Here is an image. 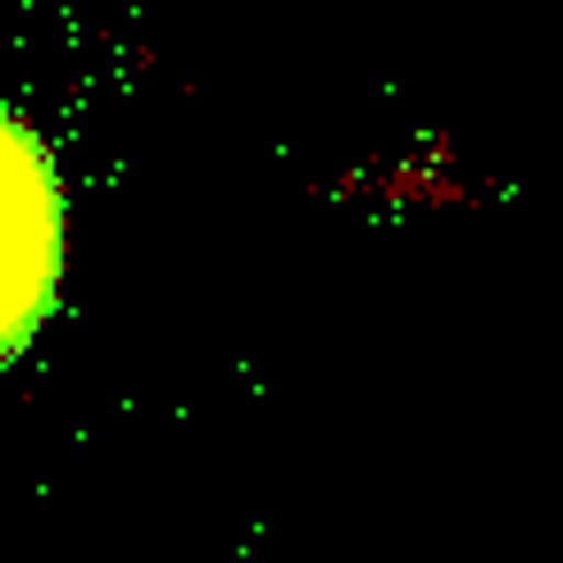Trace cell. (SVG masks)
<instances>
[{
    "label": "cell",
    "instance_id": "obj_1",
    "mask_svg": "<svg viewBox=\"0 0 563 563\" xmlns=\"http://www.w3.org/2000/svg\"><path fill=\"white\" fill-rule=\"evenodd\" d=\"M63 178L24 117L0 109V363L24 355L63 294Z\"/></svg>",
    "mask_w": 563,
    "mask_h": 563
}]
</instances>
